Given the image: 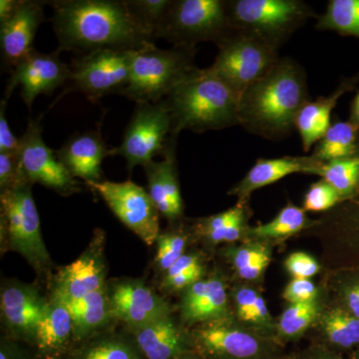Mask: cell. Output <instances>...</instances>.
Returning <instances> with one entry per match:
<instances>
[{
    "instance_id": "27",
    "label": "cell",
    "mask_w": 359,
    "mask_h": 359,
    "mask_svg": "<svg viewBox=\"0 0 359 359\" xmlns=\"http://www.w3.org/2000/svg\"><path fill=\"white\" fill-rule=\"evenodd\" d=\"M65 359H145L130 334L113 328L73 344Z\"/></svg>"
},
{
    "instance_id": "43",
    "label": "cell",
    "mask_w": 359,
    "mask_h": 359,
    "mask_svg": "<svg viewBox=\"0 0 359 359\" xmlns=\"http://www.w3.org/2000/svg\"><path fill=\"white\" fill-rule=\"evenodd\" d=\"M335 212L327 215L325 221H351L359 224V185L348 199L337 205Z\"/></svg>"
},
{
    "instance_id": "36",
    "label": "cell",
    "mask_w": 359,
    "mask_h": 359,
    "mask_svg": "<svg viewBox=\"0 0 359 359\" xmlns=\"http://www.w3.org/2000/svg\"><path fill=\"white\" fill-rule=\"evenodd\" d=\"M342 202L341 196L337 190L321 179L313 184L304 195V210L306 212H325L334 209Z\"/></svg>"
},
{
    "instance_id": "12",
    "label": "cell",
    "mask_w": 359,
    "mask_h": 359,
    "mask_svg": "<svg viewBox=\"0 0 359 359\" xmlns=\"http://www.w3.org/2000/svg\"><path fill=\"white\" fill-rule=\"evenodd\" d=\"M40 119H29L27 129L20 139L18 156L23 176L32 185L40 184L65 197L79 193V182L60 162L55 151L45 144Z\"/></svg>"
},
{
    "instance_id": "41",
    "label": "cell",
    "mask_w": 359,
    "mask_h": 359,
    "mask_svg": "<svg viewBox=\"0 0 359 359\" xmlns=\"http://www.w3.org/2000/svg\"><path fill=\"white\" fill-rule=\"evenodd\" d=\"M268 254H269V250L262 245H248V247L238 248L231 250L229 252V257L233 268L240 271L252 266Z\"/></svg>"
},
{
    "instance_id": "40",
    "label": "cell",
    "mask_w": 359,
    "mask_h": 359,
    "mask_svg": "<svg viewBox=\"0 0 359 359\" xmlns=\"http://www.w3.org/2000/svg\"><path fill=\"white\" fill-rule=\"evenodd\" d=\"M318 289L311 280L294 278L285 287L283 299L292 304L316 301Z\"/></svg>"
},
{
    "instance_id": "32",
    "label": "cell",
    "mask_w": 359,
    "mask_h": 359,
    "mask_svg": "<svg viewBox=\"0 0 359 359\" xmlns=\"http://www.w3.org/2000/svg\"><path fill=\"white\" fill-rule=\"evenodd\" d=\"M123 2L136 25L155 42L156 32L172 0H123Z\"/></svg>"
},
{
    "instance_id": "20",
    "label": "cell",
    "mask_w": 359,
    "mask_h": 359,
    "mask_svg": "<svg viewBox=\"0 0 359 359\" xmlns=\"http://www.w3.org/2000/svg\"><path fill=\"white\" fill-rule=\"evenodd\" d=\"M145 359H180L195 351L192 335L173 313L130 332Z\"/></svg>"
},
{
    "instance_id": "42",
    "label": "cell",
    "mask_w": 359,
    "mask_h": 359,
    "mask_svg": "<svg viewBox=\"0 0 359 359\" xmlns=\"http://www.w3.org/2000/svg\"><path fill=\"white\" fill-rule=\"evenodd\" d=\"M257 297L256 290L250 287H242L233 292V301L241 320L252 323Z\"/></svg>"
},
{
    "instance_id": "11",
    "label": "cell",
    "mask_w": 359,
    "mask_h": 359,
    "mask_svg": "<svg viewBox=\"0 0 359 359\" xmlns=\"http://www.w3.org/2000/svg\"><path fill=\"white\" fill-rule=\"evenodd\" d=\"M105 201L116 218L147 245L160 235V212L145 189L132 181L87 184Z\"/></svg>"
},
{
    "instance_id": "15",
    "label": "cell",
    "mask_w": 359,
    "mask_h": 359,
    "mask_svg": "<svg viewBox=\"0 0 359 359\" xmlns=\"http://www.w3.org/2000/svg\"><path fill=\"white\" fill-rule=\"evenodd\" d=\"M107 292L116 321L129 332L173 313L171 304L140 278L111 280Z\"/></svg>"
},
{
    "instance_id": "8",
    "label": "cell",
    "mask_w": 359,
    "mask_h": 359,
    "mask_svg": "<svg viewBox=\"0 0 359 359\" xmlns=\"http://www.w3.org/2000/svg\"><path fill=\"white\" fill-rule=\"evenodd\" d=\"M217 46L219 53L209 69L238 97L280 58L275 47L241 30L231 29Z\"/></svg>"
},
{
    "instance_id": "34",
    "label": "cell",
    "mask_w": 359,
    "mask_h": 359,
    "mask_svg": "<svg viewBox=\"0 0 359 359\" xmlns=\"http://www.w3.org/2000/svg\"><path fill=\"white\" fill-rule=\"evenodd\" d=\"M318 313L316 301L292 304L278 321V334L285 339L301 337L313 323Z\"/></svg>"
},
{
    "instance_id": "54",
    "label": "cell",
    "mask_w": 359,
    "mask_h": 359,
    "mask_svg": "<svg viewBox=\"0 0 359 359\" xmlns=\"http://www.w3.org/2000/svg\"><path fill=\"white\" fill-rule=\"evenodd\" d=\"M180 359H205V358H202V356H201L200 354H198L197 353H196V351H192V353L185 354V355H184L183 358H181Z\"/></svg>"
},
{
    "instance_id": "51",
    "label": "cell",
    "mask_w": 359,
    "mask_h": 359,
    "mask_svg": "<svg viewBox=\"0 0 359 359\" xmlns=\"http://www.w3.org/2000/svg\"><path fill=\"white\" fill-rule=\"evenodd\" d=\"M347 306L351 309V314H353L359 320V283L353 285L347 292Z\"/></svg>"
},
{
    "instance_id": "18",
    "label": "cell",
    "mask_w": 359,
    "mask_h": 359,
    "mask_svg": "<svg viewBox=\"0 0 359 359\" xmlns=\"http://www.w3.org/2000/svg\"><path fill=\"white\" fill-rule=\"evenodd\" d=\"M178 137L172 135L164 159L148 163L144 166L147 177L148 193L161 216L175 224L184 214V202L180 188L176 147Z\"/></svg>"
},
{
    "instance_id": "48",
    "label": "cell",
    "mask_w": 359,
    "mask_h": 359,
    "mask_svg": "<svg viewBox=\"0 0 359 359\" xmlns=\"http://www.w3.org/2000/svg\"><path fill=\"white\" fill-rule=\"evenodd\" d=\"M269 261H271V256H269V254L266 255L256 263L252 264V266L238 271V276L248 280H256L264 273V269L269 266Z\"/></svg>"
},
{
    "instance_id": "44",
    "label": "cell",
    "mask_w": 359,
    "mask_h": 359,
    "mask_svg": "<svg viewBox=\"0 0 359 359\" xmlns=\"http://www.w3.org/2000/svg\"><path fill=\"white\" fill-rule=\"evenodd\" d=\"M204 275V268L194 269L192 271H186V273H179L174 276H163L162 287L169 292H183L187 287H191L198 280H202Z\"/></svg>"
},
{
    "instance_id": "28",
    "label": "cell",
    "mask_w": 359,
    "mask_h": 359,
    "mask_svg": "<svg viewBox=\"0 0 359 359\" xmlns=\"http://www.w3.org/2000/svg\"><path fill=\"white\" fill-rule=\"evenodd\" d=\"M311 156L321 163L359 157V125L335 119L314 146Z\"/></svg>"
},
{
    "instance_id": "17",
    "label": "cell",
    "mask_w": 359,
    "mask_h": 359,
    "mask_svg": "<svg viewBox=\"0 0 359 359\" xmlns=\"http://www.w3.org/2000/svg\"><path fill=\"white\" fill-rule=\"evenodd\" d=\"M70 66L65 65L59 51L41 53L33 49L14 67L7 82L6 100L18 86L20 96L28 109H32L36 97L44 94L51 95L56 89L65 86L70 76Z\"/></svg>"
},
{
    "instance_id": "45",
    "label": "cell",
    "mask_w": 359,
    "mask_h": 359,
    "mask_svg": "<svg viewBox=\"0 0 359 359\" xmlns=\"http://www.w3.org/2000/svg\"><path fill=\"white\" fill-rule=\"evenodd\" d=\"M6 99H4L0 103V153L18 154L20 140L14 136L13 131L9 128L6 114Z\"/></svg>"
},
{
    "instance_id": "21",
    "label": "cell",
    "mask_w": 359,
    "mask_h": 359,
    "mask_svg": "<svg viewBox=\"0 0 359 359\" xmlns=\"http://www.w3.org/2000/svg\"><path fill=\"white\" fill-rule=\"evenodd\" d=\"M111 149L100 131H87L71 136L55 154L75 179L98 183L103 181L102 163L111 156Z\"/></svg>"
},
{
    "instance_id": "37",
    "label": "cell",
    "mask_w": 359,
    "mask_h": 359,
    "mask_svg": "<svg viewBox=\"0 0 359 359\" xmlns=\"http://www.w3.org/2000/svg\"><path fill=\"white\" fill-rule=\"evenodd\" d=\"M23 183L28 182L21 171L18 154L0 153V192Z\"/></svg>"
},
{
    "instance_id": "39",
    "label": "cell",
    "mask_w": 359,
    "mask_h": 359,
    "mask_svg": "<svg viewBox=\"0 0 359 359\" xmlns=\"http://www.w3.org/2000/svg\"><path fill=\"white\" fill-rule=\"evenodd\" d=\"M247 219V214L238 217L231 223L224 224L217 230L207 231L202 233L210 244H219V243H233L242 237L245 229V222Z\"/></svg>"
},
{
    "instance_id": "31",
    "label": "cell",
    "mask_w": 359,
    "mask_h": 359,
    "mask_svg": "<svg viewBox=\"0 0 359 359\" xmlns=\"http://www.w3.org/2000/svg\"><path fill=\"white\" fill-rule=\"evenodd\" d=\"M318 175L334 187L342 201L348 199L359 185V157L323 163Z\"/></svg>"
},
{
    "instance_id": "3",
    "label": "cell",
    "mask_w": 359,
    "mask_h": 359,
    "mask_svg": "<svg viewBox=\"0 0 359 359\" xmlns=\"http://www.w3.org/2000/svg\"><path fill=\"white\" fill-rule=\"evenodd\" d=\"M172 120V135L196 133L238 125L240 97L209 67L195 68L164 99Z\"/></svg>"
},
{
    "instance_id": "9",
    "label": "cell",
    "mask_w": 359,
    "mask_h": 359,
    "mask_svg": "<svg viewBox=\"0 0 359 359\" xmlns=\"http://www.w3.org/2000/svg\"><path fill=\"white\" fill-rule=\"evenodd\" d=\"M172 136V120L163 101L137 103L122 143L111 149V156H121L127 161L129 173L136 166H145L155 156L164 154Z\"/></svg>"
},
{
    "instance_id": "49",
    "label": "cell",
    "mask_w": 359,
    "mask_h": 359,
    "mask_svg": "<svg viewBox=\"0 0 359 359\" xmlns=\"http://www.w3.org/2000/svg\"><path fill=\"white\" fill-rule=\"evenodd\" d=\"M252 323H257L259 325H269L271 323L269 309L266 308V302H264V299L261 295H259L257 299Z\"/></svg>"
},
{
    "instance_id": "38",
    "label": "cell",
    "mask_w": 359,
    "mask_h": 359,
    "mask_svg": "<svg viewBox=\"0 0 359 359\" xmlns=\"http://www.w3.org/2000/svg\"><path fill=\"white\" fill-rule=\"evenodd\" d=\"M285 269L294 278L309 280L320 271V264L304 252H297L290 255L285 263Z\"/></svg>"
},
{
    "instance_id": "4",
    "label": "cell",
    "mask_w": 359,
    "mask_h": 359,
    "mask_svg": "<svg viewBox=\"0 0 359 359\" xmlns=\"http://www.w3.org/2000/svg\"><path fill=\"white\" fill-rule=\"evenodd\" d=\"M32 188L23 183L0 192L1 252H18L39 275L49 276L53 263L42 238Z\"/></svg>"
},
{
    "instance_id": "55",
    "label": "cell",
    "mask_w": 359,
    "mask_h": 359,
    "mask_svg": "<svg viewBox=\"0 0 359 359\" xmlns=\"http://www.w3.org/2000/svg\"><path fill=\"white\" fill-rule=\"evenodd\" d=\"M355 359H359V349L358 353H356Z\"/></svg>"
},
{
    "instance_id": "14",
    "label": "cell",
    "mask_w": 359,
    "mask_h": 359,
    "mask_svg": "<svg viewBox=\"0 0 359 359\" xmlns=\"http://www.w3.org/2000/svg\"><path fill=\"white\" fill-rule=\"evenodd\" d=\"M105 244V233L97 229L89 245L76 261L59 269L57 275L54 276L52 294H57L66 304H70L105 287L108 283Z\"/></svg>"
},
{
    "instance_id": "23",
    "label": "cell",
    "mask_w": 359,
    "mask_h": 359,
    "mask_svg": "<svg viewBox=\"0 0 359 359\" xmlns=\"http://www.w3.org/2000/svg\"><path fill=\"white\" fill-rule=\"evenodd\" d=\"M182 320L189 325L230 318L226 285L218 276L202 278L187 287L180 304Z\"/></svg>"
},
{
    "instance_id": "13",
    "label": "cell",
    "mask_w": 359,
    "mask_h": 359,
    "mask_svg": "<svg viewBox=\"0 0 359 359\" xmlns=\"http://www.w3.org/2000/svg\"><path fill=\"white\" fill-rule=\"evenodd\" d=\"M194 349L205 359H269L273 347L230 318L200 325L192 332Z\"/></svg>"
},
{
    "instance_id": "50",
    "label": "cell",
    "mask_w": 359,
    "mask_h": 359,
    "mask_svg": "<svg viewBox=\"0 0 359 359\" xmlns=\"http://www.w3.org/2000/svg\"><path fill=\"white\" fill-rule=\"evenodd\" d=\"M21 0H1L0 1V23L6 22L15 13Z\"/></svg>"
},
{
    "instance_id": "22",
    "label": "cell",
    "mask_w": 359,
    "mask_h": 359,
    "mask_svg": "<svg viewBox=\"0 0 359 359\" xmlns=\"http://www.w3.org/2000/svg\"><path fill=\"white\" fill-rule=\"evenodd\" d=\"M40 320L33 346L40 359H65L73 346V323L69 308L57 294H50Z\"/></svg>"
},
{
    "instance_id": "35",
    "label": "cell",
    "mask_w": 359,
    "mask_h": 359,
    "mask_svg": "<svg viewBox=\"0 0 359 359\" xmlns=\"http://www.w3.org/2000/svg\"><path fill=\"white\" fill-rule=\"evenodd\" d=\"M188 240V236L183 231H168L160 233L155 243L157 245V254L154 259L156 271L165 275L180 257L186 254Z\"/></svg>"
},
{
    "instance_id": "46",
    "label": "cell",
    "mask_w": 359,
    "mask_h": 359,
    "mask_svg": "<svg viewBox=\"0 0 359 359\" xmlns=\"http://www.w3.org/2000/svg\"><path fill=\"white\" fill-rule=\"evenodd\" d=\"M0 359H34L32 353L20 344V341L2 337L0 341Z\"/></svg>"
},
{
    "instance_id": "33",
    "label": "cell",
    "mask_w": 359,
    "mask_h": 359,
    "mask_svg": "<svg viewBox=\"0 0 359 359\" xmlns=\"http://www.w3.org/2000/svg\"><path fill=\"white\" fill-rule=\"evenodd\" d=\"M323 330L328 340L341 348L359 344V320L341 309H334L325 316Z\"/></svg>"
},
{
    "instance_id": "19",
    "label": "cell",
    "mask_w": 359,
    "mask_h": 359,
    "mask_svg": "<svg viewBox=\"0 0 359 359\" xmlns=\"http://www.w3.org/2000/svg\"><path fill=\"white\" fill-rule=\"evenodd\" d=\"M43 21L40 2L21 0L15 13L6 22L0 23V48L4 70L13 72L14 67L33 50V40Z\"/></svg>"
},
{
    "instance_id": "7",
    "label": "cell",
    "mask_w": 359,
    "mask_h": 359,
    "mask_svg": "<svg viewBox=\"0 0 359 359\" xmlns=\"http://www.w3.org/2000/svg\"><path fill=\"white\" fill-rule=\"evenodd\" d=\"M231 32L226 0H172L155 40L196 48L201 42L218 44Z\"/></svg>"
},
{
    "instance_id": "30",
    "label": "cell",
    "mask_w": 359,
    "mask_h": 359,
    "mask_svg": "<svg viewBox=\"0 0 359 359\" xmlns=\"http://www.w3.org/2000/svg\"><path fill=\"white\" fill-rule=\"evenodd\" d=\"M309 224V219L306 218V211L290 204L280 210L273 221L250 228L248 233L250 237L257 240H278L299 233Z\"/></svg>"
},
{
    "instance_id": "6",
    "label": "cell",
    "mask_w": 359,
    "mask_h": 359,
    "mask_svg": "<svg viewBox=\"0 0 359 359\" xmlns=\"http://www.w3.org/2000/svg\"><path fill=\"white\" fill-rule=\"evenodd\" d=\"M231 29L255 35L280 49L311 18L318 15L302 0H226Z\"/></svg>"
},
{
    "instance_id": "24",
    "label": "cell",
    "mask_w": 359,
    "mask_h": 359,
    "mask_svg": "<svg viewBox=\"0 0 359 359\" xmlns=\"http://www.w3.org/2000/svg\"><path fill=\"white\" fill-rule=\"evenodd\" d=\"M321 165L323 163L314 159L311 155L259 159L250 168L244 179L231 188L230 195L237 196L238 201H247L255 191L276 183L289 175H318Z\"/></svg>"
},
{
    "instance_id": "16",
    "label": "cell",
    "mask_w": 359,
    "mask_h": 359,
    "mask_svg": "<svg viewBox=\"0 0 359 359\" xmlns=\"http://www.w3.org/2000/svg\"><path fill=\"white\" fill-rule=\"evenodd\" d=\"M48 302L49 299L32 283L16 280L2 283L0 311L7 337L33 346L37 327Z\"/></svg>"
},
{
    "instance_id": "47",
    "label": "cell",
    "mask_w": 359,
    "mask_h": 359,
    "mask_svg": "<svg viewBox=\"0 0 359 359\" xmlns=\"http://www.w3.org/2000/svg\"><path fill=\"white\" fill-rule=\"evenodd\" d=\"M200 266H203L202 261H201L200 257L197 254H185L180 257L178 261L163 276H177L179 273L192 271L194 269L200 268Z\"/></svg>"
},
{
    "instance_id": "52",
    "label": "cell",
    "mask_w": 359,
    "mask_h": 359,
    "mask_svg": "<svg viewBox=\"0 0 359 359\" xmlns=\"http://www.w3.org/2000/svg\"><path fill=\"white\" fill-rule=\"evenodd\" d=\"M348 120L359 125V90L355 97H354L353 102H351Z\"/></svg>"
},
{
    "instance_id": "1",
    "label": "cell",
    "mask_w": 359,
    "mask_h": 359,
    "mask_svg": "<svg viewBox=\"0 0 359 359\" xmlns=\"http://www.w3.org/2000/svg\"><path fill=\"white\" fill-rule=\"evenodd\" d=\"M47 4L54 11L59 52L83 56L103 49L138 50L155 43L136 25L123 1L55 0Z\"/></svg>"
},
{
    "instance_id": "5",
    "label": "cell",
    "mask_w": 359,
    "mask_h": 359,
    "mask_svg": "<svg viewBox=\"0 0 359 359\" xmlns=\"http://www.w3.org/2000/svg\"><path fill=\"white\" fill-rule=\"evenodd\" d=\"M196 48L161 49L149 43L132 56L130 78L121 95L136 103H159L195 69Z\"/></svg>"
},
{
    "instance_id": "2",
    "label": "cell",
    "mask_w": 359,
    "mask_h": 359,
    "mask_svg": "<svg viewBox=\"0 0 359 359\" xmlns=\"http://www.w3.org/2000/svg\"><path fill=\"white\" fill-rule=\"evenodd\" d=\"M309 100L306 70L292 57L280 58L241 95L238 125L266 140H282L294 131L297 116Z\"/></svg>"
},
{
    "instance_id": "29",
    "label": "cell",
    "mask_w": 359,
    "mask_h": 359,
    "mask_svg": "<svg viewBox=\"0 0 359 359\" xmlns=\"http://www.w3.org/2000/svg\"><path fill=\"white\" fill-rule=\"evenodd\" d=\"M316 28L359 39V0H330L325 13L318 15Z\"/></svg>"
},
{
    "instance_id": "10",
    "label": "cell",
    "mask_w": 359,
    "mask_h": 359,
    "mask_svg": "<svg viewBox=\"0 0 359 359\" xmlns=\"http://www.w3.org/2000/svg\"><path fill=\"white\" fill-rule=\"evenodd\" d=\"M134 51L103 49L74 59L65 94L78 91L91 102L110 94H121L129 82Z\"/></svg>"
},
{
    "instance_id": "53",
    "label": "cell",
    "mask_w": 359,
    "mask_h": 359,
    "mask_svg": "<svg viewBox=\"0 0 359 359\" xmlns=\"http://www.w3.org/2000/svg\"><path fill=\"white\" fill-rule=\"evenodd\" d=\"M306 359H341L335 354L327 353V351H320V353H313Z\"/></svg>"
},
{
    "instance_id": "25",
    "label": "cell",
    "mask_w": 359,
    "mask_h": 359,
    "mask_svg": "<svg viewBox=\"0 0 359 359\" xmlns=\"http://www.w3.org/2000/svg\"><path fill=\"white\" fill-rule=\"evenodd\" d=\"M358 82L359 73L353 77L342 78L339 86L330 95L311 99L302 106L294 126L301 136L304 152L308 153L325 136L332 125V113L339 99L353 90Z\"/></svg>"
},
{
    "instance_id": "26",
    "label": "cell",
    "mask_w": 359,
    "mask_h": 359,
    "mask_svg": "<svg viewBox=\"0 0 359 359\" xmlns=\"http://www.w3.org/2000/svg\"><path fill=\"white\" fill-rule=\"evenodd\" d=\"M67 304L72 316L73 344L110 330L116 320L111 309L107 285Z\"/></svg>"
}]
</instances>
